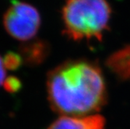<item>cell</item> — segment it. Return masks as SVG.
Masks as SVG:
<instances>
[{"label": "cell", "mask_w": 130, "mask_h": 129, "mask_svg": "<svg viewBox=\"0 0 130 129\" xmlns=\"http://www.w3.org/2000/svg\"><path fill=\"white\" fill-rule=\"evenodd\" d=\"M4 65L6 69H12L14 70L17 68L22 62V59L20 56H19L17 54L13 52L8 53L5 58H3Z\"/></svg>", "instance_id": "6"}, {"label": "cell", "mask_w": 130, "mask_h": 129, "mask_svg": "<svg viewBox=\"0 0 130 129\" xmlns=\"http://www.w3.org/2000/svg\"><path fill=\"white\" fill-rule=\"evenodd\" d=\"M46 85L50 106L61 116L91 115L107 100L101 70L87 60H70L56 66L48 74Z\"/></svg>", "instance_id": "1"}, {"label": "cell", "mask_w": 130, "mask_h": 129, "mask_svg": "<svg viewBox=\"0 0 130 129\" xmlns=\"http://www.w3.org/2000/svg\"><path fill=\"white\" fill-rule=\"evenodd\" d=\"M106 65L122 80L130 79V45L115 51L107 59Z\"/></svg>", "instance_id": "5"}, {"label": "cell", "mask_w": 130, "mask_h": 129, "mask_svg": "<svg viewBox=\"0 0 130 129\" xmlns=\"http://www.w3.org/2000/svg\"><path fill=\"white\" fill-rule=\"evenodd\" d=\"M3 25L12 38L27 41L37 35L41 26V16L32 5L13 2L4 14Z\"/></svg>", "instance_id": "3"}, {"label": "cell", "mask_w": 130, "mask_h": 129, "mask_svg": "<svg viewBox=\"0 0 130 129\" xmlns=\"http://www.w3.org/2000/svg\"><path fill=\"white\" fill-rule=\"evenodd\" d=\"M110 5L102 0H71L62 7L64 32L73 41H101L108 29Z\"/></svg>", "instance_id": "2"}, {"label": "cell", "mask_w": 130, "mask_h": 129, "mask_svg": "<svg viewBox=\"0 0 130 129\" xmlns=\"http://www.w3.org/2000/svg\"><path fill=\"white\" fill-rule=\"evenodd\" d=\"M6 68L4 65L3 58L0 56V86L3 85L6 79Z\"/></svg>", "instance_id": "8"}, {"label": "cell", "mask_w": 130, "mask_h": 129, "mask_svg": "<svg viewBox=\"0 0 130 129\" xmlns=\"http://www.w3.org/2000/svg\"><path fill=\"white\" fill-rule=\"evenodd\" d=\"M3 85L7 91L13 93L17 92L20 87V82L16 77H9L6 79Z\"/></svg>", "instance_id": "7"}, {"label": "cell", "mask_w": 130, "mask_h": 129, "mask_svg": "<svg viewBox=\"0 0 130 129\" xmlns=\"http://www.w3.org/2000/svg\"><path fill=\"white\" fill-rule=\"evenodd\" d=\"M105 119L100 114L84 117L61 116L48 129H104Z\"/></svg>", "instance_id": "4"}]
</instances>
